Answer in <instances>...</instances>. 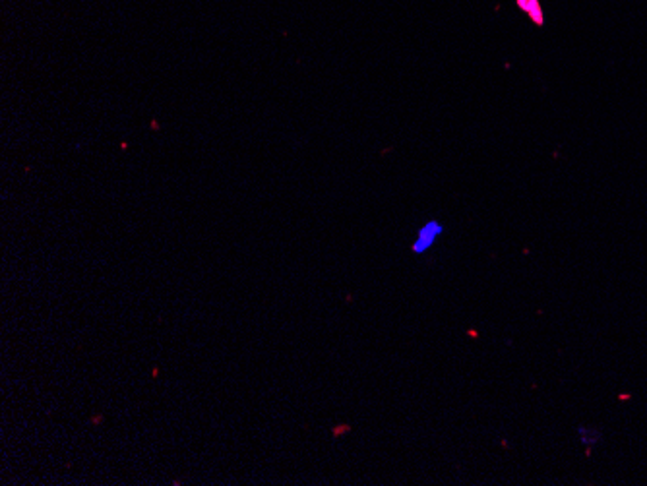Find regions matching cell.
<instances>
[{"instance_id":"6da1fadb","label":"cell","mask_w":647,"mask_h":486,"mask_svg":"<svg viewBox=\"0 0 647 486\" xmlns=\"http://www.w3.org/2000/svg\"><path fill=\"white\" fill-rule=\"evenodd\" d=\"M442 235H444V225L441 223V221L429 219L425 225H421L419 231H417V239L411 245L413 254L429 252Z\"/></svg>"},{"instance_id":"7a4b0ae2","label":"cell","mask_w":647,"mask_h":486,"mask_svg":"<svg viewBox=\"0 0 647 486\" xmlns=\"http://www.w3.org/2000/svg\"><path fill=\"white\" fill-rule=\"evenodd\" d=\"M518 8L522 10V12L528 16L535 26H543L545 20H543V8H541V3L539 0H518Z\"/></svg>"},{"instance_id":"3957f363","label":"cell","mask_w":647,"mask_h":486,"mask_svg":"<svg viewBox=\"0 0 647 486\" xmlns=\"http://www.w3.org/2000/svg\"><path fill=\"white\" fill-rule=\"evenodd\" d=\"M578 436L581 440V444L586 446V450H594L603 438L601 430H597L594 426H584V425L578 426Z\"/></svg>"}]
</instances>
